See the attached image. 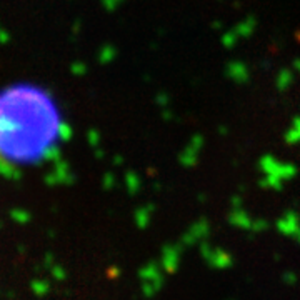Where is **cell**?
<instances>
[{
    "label": "cell",
    "instance_id": "cell-1",
    "mask_svg": "<svg viewBox=\"0 0 300 300\" xmlns=\"http://www.w3.org/2000/svg\"><path fill=\"white\" fill-rule=\"evenodd\" d=\"M57 137V112L42 92L20 87L0 97V157L7 162H37Z\"/></svg>",
    "mask_w": 300,
    "mask_h": 300
}]
</instances>
